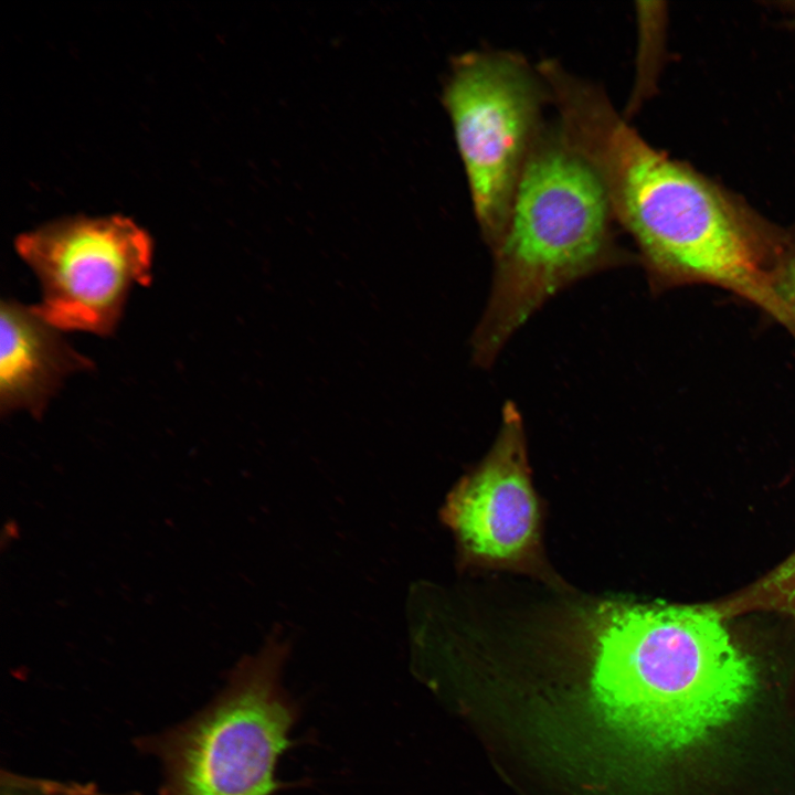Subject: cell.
I'll use <instances>...</instances> for the list:
<instances>
[{
	"instance_id": "1",
	"label": "cell",
	"mask_w": 795,
	"mask_h": 795,
	"mask_svg": "<svg viewBox=\"0 0 795 795\" xmlns=\"http://www.w3.org/2000/svg\"><path fill=\"white\" fill-rule=\"evenodd\" d=\"M555 107L568 138L598 173L616 223L634 240L654 292L719 287L781 324L771 282L785 227L648 144L600 86L572 81Z\"/></svg>"
},
{
	"instance_id": "2",
	"label": "cell",
	"mask_w": 795,
	"mask_h": 795,
	"mask_svg": "<svg viewBox=\"0 0 795 795\" xmlns=\"http://www.w3.org/2000/svg\"><path fill=\"white\" fill-rule=\"evenodd\" d=\"M587 626L597 708L614 730L647 751L699 746L756 689L751 657L708 604L605 602Z\"/></svg>"
},
{
	"instance_id": "3",
	"label": "cell",
	"mask_w": 795,
	"mask_h": 795,
	"mask_svg": "<svg viewBox=\"0 0 795 795\" xmlns=\"http://www.w3.org/2000/svg\"><path fill=\"white\" fill-rule=\"evenodd\" d=\"M604 184L559 120L543 123L528 155L505 232L492 248L491 293L473 356L494 362L507 340L571 283L626 258Z\"/></svg>"
},
{
	"instance_id": "4",
	"label": "cell",
	"mask_w": 795,
	"mask_h": 795,
	"mask_svg": "<svg viewBox=\"0 0 795 795\" xmlns=\"http://www.w3.org/2000/svg\"><path fill=\"white\" fill-rule=\"evenodd\" d=\"M289 644L271 636L232 670L223 690L186 722L140 739L162 766L161 795H273L299 711L283 687Z\"/></svg>"
},
{
	"instance_id": "5",
	"label": "cell",
	"mask_w": 795,
	"mask_h": 795,
	"mask_svg": "<svg viewBox=\"0 0 795 795\" xmlns=\"http://www.w3.org/2000/svg\"><path fill=\"white\" fill-rule=\"evenodd\" d=\"M443 97L477 223L492 250L507 226L550 92L537 66L521 54L484 50L453 61Z\"/></svg>"
},
{
	"instance_id": "6",
	"label": "cell",
	"mask_w": 795,
	"mask_h": 795,
	"mask_svg": "<svg viewBox=\"0 0 795 795\" xmlns=\"http://www.w3.org/2000/svg\"><path fill=\"white\" fill-rule=\"evenodd\" d=\"M15 248L41 283L35 311L60 331L110 335L130 288L150 283L151 239L121 215L54 221Z\"/></svg>"
},
{
	"instance_id": "7",
	"label": "cell",
	"mask_w": 795,
	"mask_h": 795,
	"mask_svg": "<svg viewBox=\"0 0 795 795\" xmlns=\"http://www.w3.org/2000/svg\"><path fill=\"white\" fill-rule=\"evenodd\" d=\"M441 515L455 536L460 565L538 571L541 511L522 418L511 402L492 447L455 485Z\"/></svg>"
},
{
	"instance_id": "8",
	"label": "cell",
	"mask_w": 795,
	"mask_h": 795,
	"mask_svg": "<svg viewBox=\"0 0 795 795\" xmlns=\"http://www.w3.org/2000/svg\"><path fill=\"white\" fill-rule=\"evenodd\" d=\"M0 312L1 412L24 409L41 415L62 381L88 369L91 361L73 350L34 307L2 300Z\"/></svg>"
},
{
	"instance_id": "9",
	"label": "cell",
	"mask_w": 795,
	"mask_h": 795,
	"mask_svg": "<svg viewBox=\"0 0 795 795\" xmlns=\"http://www.w3.org/2000/svg\"><path fill=\"white\" fill-rule=\"evenodd\" d=\"M708 605L723 621L768 612L787 616L795 625V551L756 581Z\"/></svg>"
},
{
	"instance_id": "10",
	"label": "cell",
	"mask_w": 795,
	"mask_h": 795,
	"mask_svg": "<svg viewBox=\"0 0 795 795\" xmlns=\"http://www.w3.org/2000/svg\"><path fill=\"white\" fill-rule=\"evenodd\" d=\"M771 288L785 327L795 338V223L785 227Z\"/></svg>"
},
{
	"instance_id": "11",
	"label": "cell",
	"mask_w": 795,
	"mask_h": 795,
	"mask_svg": "<svg viewBox=\"0 0 795 795\" xmlns=\"http://www.w3.org/2000/svg\"><path fill=\"white\" fill-rule=\"evenodd\" d=\"M788 14L789 22L795 28V1H784L780 3Z\"/></svg>"
}]
</instances>
